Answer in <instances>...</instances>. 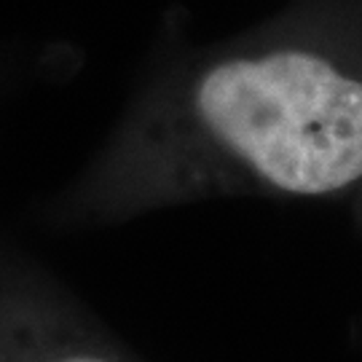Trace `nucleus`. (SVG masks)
<instances>
[{"label":"nucleus","instance_id":"1","mask_svg":"<svg viewBox=\"0 0 362 362\" xmlns=\"http://www.w3.org/2000/svg\"><path fill=\"white\" fill-rule=\"evenodd\" d=\"M362 185V0H290L140 118L124 196L341 202Z\"/></svg>","mask_w":362,"mask_h":362},{"label":"nucleus","instance_id":"2","mask_svg":"<svg viewBox=\"0 0 362 362\" xmlns=\"http://www.w3.org/2000/svg\"><path fill=\"white\" fill-rule=\"evenodd\" d=\"M38 362H124L116 354H107V351H94V349H70V351H57L49 354Z\"/></svg>","mask_w":362,"mask_h":362},{"label":"nucleus","instance_id":"3","mask_svg":"<svg viewBox=\"0 0 362 362\" xmlns=\"http://www.w3.org/2000/svg\"><path fill=\"white\" fill-rule=\"evenodd\" d=\"M346 207L351 212V220H354V226H357V231L362 233V185L357 188V194L351 196L349 202H346Z\"/></svg>","mask_w":362,"mask_h":362}]
</instances>
